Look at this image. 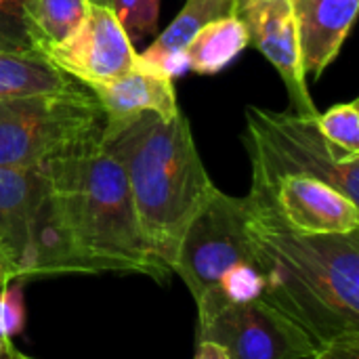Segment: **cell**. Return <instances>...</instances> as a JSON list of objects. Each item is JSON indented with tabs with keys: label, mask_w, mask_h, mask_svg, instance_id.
<instances>
[{
	"label": "cell",
	"mask_w": 359,
	"mask_h": 359,
	"mask_svg": "<svg viewBox=\"0 0 359 359\" xmlns=\"http://www.w3.org/2000/svg\"><path fill=\"white\" fill-rule=\"evenodd\" d=\"M42 168L86 273L139 271L154 280L168 276L170 269L143 238L122 164L101 143L53 158Z\"/></svg>",
	"instance_id": "obj_2"
},
{
	"label": "cell",
	"mask_w": 359,
	"mask_h": 359,
	"mask_svg": "<svg viewBox=\"0 0 359 359\" xmlns=\"http://www.w3.org/2000/svg\"><path fill=\"white\" fill-rule=\"evenodd\" d=\"M57 273H86V269L59 217L50 191H46L29 223V252L23 280Z\"/></svg>",
	"instance_id": "obj_14"
},
{
	"label": "cell",
	"mask_w": 359,
	"mask_h": 359,
	"mask_svg": "<svg viewBox=\"0 0 359 359\" xmlns=\"http://www.w3.org/2000/svg\"><path fill=\"white\" fill-rule=\"evenodd\" d=\"M318 126L332 147L347 158H359V103H339L326 114H318Z\"/></svg>",
	"instance_id": "obj_19"
},
{
	"label": "cell",
	"mask_w": 359,
	"mask_h": 359,
	"mask_svg": "<svg viewBox=\"0 0 359 359\" xmlns=\"http://www.w3.org/2000/svg\"><path fill=\"white\" fill-rule=\"evenodd\" d=\"M59 72L93 86L128 74L137 63V50L109 6L90 4L80 27L63 42L40 50Z\"/></svg>",
	"instance_id": "obj_8"
},
{
	"label": "cell",
	"mask_w": 359,
	"mask_h": 359,
	"mask_svg": "<svg viewBox=\"0 0 359 359\" xmlns=\"http://www.w3.org/2000/svg\"><path fill=\"white\" fill-rule=\"evenodd\" d=\"M250 44L246 25L231 13L204 25L185 46V69L200 76H212L229 67Z\"/></svg>",
	"instance_id": "obj_16"
},
{
	"label": "cell",
	"mask_w": 359,
	"mask_h": 359,
	"mask_svg": "<svg viewBox=\"0 0 359 359\" xmlns=\"http://www.w3.org/2000/svg\"><path fill=\"white\" fill-rule=\"evenodd\" d=\"M103 111L84 84L0 99V168H42L101 143Z\"/></svg>",
	"instance_id": "obj_4"
},
{
	"label": "cell",
	"mask_w": 359,
	"mask_h": 359,
	"mask_svg": "<svg viewBox=\"0 0 359 359\" xmlns=\"http://www.w3.org/2000/svg\"><path fill=\"white\" fill-rule=\"evenodd\" d=\"M23 326V305L19 290L11 284L0 290V337L13 339Z\"/></svg>",
	"instance_id": "obj_22"
},
{
	"label": "cell",
	"mask_w": 359,
	"mask_h": 359,
	"mask_svg": "<svg viewBox=\"0 0 359 359\" xmlns=\"http://www.w3.org/2000/svg\"><path fill=\"white\" fill-rule=\"evenodd\" d=\"M90 4H99V6H109L111 8V0H88Z\"/></svg>",
	"instance_id": "obj_26"
},
{
	"label": "cell",
	"mask_w": 359,
	"mask_h": 359,
	"mask_svg": "<svg viewBox=\"0 0 359 359\" xmlns=\"http://www.w3.org/2000/svg\"><path fill=\"white\" fill-rule=\"evenodd\" d=\"M305 74L320 80L339 57L358 15L359 0H290Z\"/></svg>",
	"instance_id": "obj_13"
},
{
	"label": "cell",
	"mask_w": 359,
	"mask_h": 359,
	"mask_svg": "<svg viewBox=\"0 0 359 359\" xmlns=\"http://www.w3.org/2000/svg\"><path fill=\"white\" fill-rule=\"evenodd\" d=\"M248 240L261 299L320 347L359 332V229L311 236L284 225L269 200L250 189Z\"/></svg>",
	"instance_id": "obj_1"
},
{
	"label": "cell",
	"mask_w": 359,
	"mask_h": 359,
	"mask_svg": "<svg viewBox=\"0 0 359 359\" xmlns=\"http://www.w3.org/2000/svg\"><path fill=\"white\" fill-rule=\"evenodd\" d=\"M198 341L217 343L229 359H307L316 351L309 337L263 299L219 309L200 322Z\"/></svg>",
	"instance_id": "obj_7"
},
{
	"label": "cell",
	"mask_w": 359,
	"mask_h": 359,
	"mask_svg": "<svg viewBox=\"0 0 359 359\" xmlns=\"http://www.w3.org/2000/svg\"><path fill=\"white\" fill-rule=\"evenodd\" d=\"M86 88L95 95L103 111L101 143L116 137L141 116L154 114L162 120H172L181 111L172 78L156 67L141 63L139 57L128 74L111 82L93 84Z\"/></svg>",
	"instance_id": "obj_11"
},
{
	"label": "cell",
	"mask_w": 359,
	"mask_h": 359,
	"mask_svg": "<svg viewBox=\"0 0 359 359\" xmlns=\"http://www.w3.org/2000/svg\"><path fill=\"white\" fill-rule=\"evenodd\" d=\"M233 15L246 25L248 40L276 67L294 114L318 116L303 69L297 21L290 0H236Z\"/></svg>",
	"instance_id": "obj_9"
},
{
	"label": "cell",
	"mask_w": 359,
	"mask_h": 359,
	"mask_svg": "<svg viewBox=\"0 0 359 359\" xmlns=\"http://www.w3.org/2000/svg\"><path fill=\"white\" fill-rule=\"evenodd\" d=\"M72 84L74 80L38 50H0V99L63 90Z\"/></svg>",
	"instance_id": "obj_17"
},
{
	"label": "cell",
	"mask_w": 359,
	"mask_h": 359,
	"mask_svg": "<svg viewBox=\"0 0 359 359\" xmlns=\"http://www.w3.org/2000/svg\"><path fill=\"white\" fill-rule=\"evenodd\" d=\"M21 355H23V353H19V351L13 347L11 339H2V337H0V359H19Z\"/></svg>",
	"instance_id": "obj_25"
},
{
	"label": "cell",
	"mask_w": 359,
	"mask_h": 359,
	"mask_svg": "<svg viewBox=\"0 0 359 359\" xmlns=\"http://www.w3.org/2000/svg\"><path fill=\"white\" fill-rule=\"evenodd\" d=\"M88 0H32V27L36 34L38 53L44 46L69 38L88 13Z\"/></svg>",
	"instance_id": "obj_18"
},
{
	"label": "cell",
	"mask_w": 359,
	"mask_h": 359,
	"mask_svg": "<svg viewBox=\"0 0 359 359\" xmlns=\"http://www.w3.org/2000/svg\"><path fill=\"white\" fill-rule=\"evenodd\" d=\"M101 145L122 164L143 238L170 269L189 221L217 187L185 114L141 116Z\"/></svg>",
	"instance_id": "obj_3"
},
{
	"label": "cell",
	"mask_w": 359,
	"mask_h": 359,
	"mask_svg": "<svg viewBox=\"0 0 359 359\" xmlns=\"http://www.w3.org/2000/svg\"><path fill=\"white\" fill-rule=\"evenodd\" d=\"M246 263H252L246 198H233L215 187L189 221L170 271L200 303L233 267Z\"/></svg>",
	"instance_id": "obj_6"
},
{
	"label": "cell",
	"mask_w": 359,
	"mask_h": 359,
	"mask_svg": "<svg viewBox=\"0 0 359 359\" xmlns=\"http://www.w3.org/2000/svg\"><path fill=\"white\" fill-rule=\"evenodd\" d=\"M19 359H32V358H25V355H21V358H19Z\"/></svg>",
	"instance_id": "obj_27"
},
{
	"label": "cell",
	"mask_w": 359,
	"mask_h": 359,
	"mask_svg": "<svg viewBox=\"0 0 359 359\" xmlns=\"http://www.w3.org/2000/svg\"><path fill=\"white\" fill-rule=\"evenodd\" d=\"M29 11L32 0H0V50H38Z\"/></svg>",
	"instance_id": "obj_20"
},
{
	"label": "cell",
	"mask_w": 359,
	"mask_h": 359,
	"mask_svg": "<svg viewBox=\"0 0 359 359\" xmlns=\"http://www.w3.org/2000/svg\"><path fill=\"white\" fill-rule=\"evenodd\" d=\"M233 4L236 0H185L183 8L156 38V42L149 44L141 55L137 53L139 61L164 72L170 78L179 76L185 72L183 50L189 40L210 21L231 15Z\"/></svg>",
	"instance_id": "obj_15"
},
{
	"label": "cell",
	"mask_w": 359,
	"mask_h": 359,
	"mask_svg": "<svg viewBox=\"0 0 359 359\" xmlns=\"http://www.w3.org/2000/svg\"><path fill=\"white\" fill-rule=\"evenodd\" d=\"M111 11L133 44L158 29L160 0H111Z\"/></svg>",
	"instance_id": "obj_21"
},
{
	"label": "cell",
	"mask_w": 359,
	"mask_h": 359,
	"mask_svg": "<svg viewBox=\"0 0 359 359\" xmlns=\"http://www.w3.org/2000/svg\"><path fill=\"white\" fill-rule=\"evenodd\" d=\"M311 359H359V332L341 334L316 347Z\"/></svg>",
	"instance_id": "obj_23"
},
{
	"label": "cell",
	"mask_w": 359,
	"mask_h": 359,
	"mask_svg": "<svg viewBox=\"0 0 359 359\" xmlns=\"http://www.w3.org/2000/svg\"><path fill=\"white\" fill-rule=\"evenodd\" d=\"M48 191L44 168H0V255L15 282L25 278L29 252V223Z\"/></svg>",
	"instance_id": "obj_12"
},
{
	"label": "cell",
	"mask_w": 359,
	"mask_h": 359,
	"mask_svg": "<svg viewBox=\"0 0 359 359\" xmlns=\"http://www.w3.org/2000/svg\"><path fill=\"white\" fill-rule=\"evenodd\" d=\"M250 189L265 196L280 221L299 233L330 236L359 229L358 204L320 179L288 175L269 189Z\"/></svg>",
	"instance_id": "obj_10"
},
{
	"label": "cell",
	"mask_w": 359,
	"mask_h": 359,
	"mask_svg": "<svg viewBox=\"0 0 359 359\" xmlns=\"http://www.w3.org/2000/svg\"><path fill=\"white\" fill-rule=\"evenodd\" d=\"M194 359H229L225 349L219 347L217 343L210 341H198V349H196V358Z\"/></svg>",
	"instance_id": "obj_24"
},
{
	"label": "cell",
	"mask_w": 359,
	"mask_h": 359,
	"mask_svg": "<svg viewBox=\"0 0 359 359\" xmlns=\"http://www.w3.org/2000/svg\"><path fill=\"white\" fill-rule=\"evenodd\" d=\"M246 149L252 162V187L269 189L278 179L305 175L320 179L351 202H359V158H347L328 143L318 116L246 107Z\"/></svg>",
	"instance_id": "obj_5"
}]
</instances>
